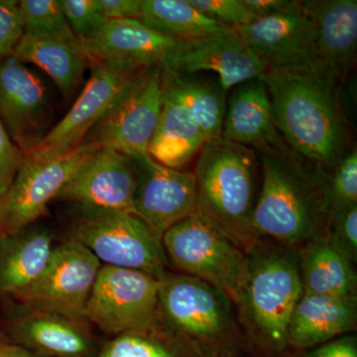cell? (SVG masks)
Listing matches in <instances>:
<instances>
[{"label":"cell","instance_id":"b9f144b4","mask_svg":"<svg viewBox=\"0 0 357 357\" xmlns=\"http://www.w3.org/2000/svg\"><path fill=\"white\" fill-rule=\"evenodd\" d=\"M7 342H8V340H7L6 335H4L3 333L0 332V347H1V345L7 344Z\"/></svg>","mask_w":357,"mask_h":357},{"label":"cell","instance_id":"7a4b0ae2","mask_svg":"<svg viewBox=\"0 0 357 357\" xmlns=\"http://www.w3.org/2000/svg\"><path fill=\"white\" fill-rule=\"evenodd\" d=\"M257 155L262 182L251 218L253 239L296 249L325 237L330 210L319 174L288 146Z\"/></svg>","mask_w":357,"mask_h":357},{"label":"cell","instance_id":"4dcf8cb0","mask_svg":"<svg viewBox=\"0 0 357 357\" xmlns=\"http://www.w3.org/2000/svg\"><path fill=\"white\" fill-rule=\"evenodd\" d=\"M330 213L357 204V149L351 147L328 170L319 173Z\"/></svg>","mask_w":357,"mask_h":357},{"label":"cell","instance_id":"ba28073f","mask_svg":"<svg viewBox=\"0 0 357 357\" xmlns=\"http://www.w3.org/2000/svg\"><path fill=\"white\" fill-rule=\"evenodd\" d=\"M161 107V70L155 66L128 82L81 146L107 148L131 158L146 156Z\"/></svg>","mask_w":357,"mask_h":357},{"label":"cell","instance_id":"60d3db41","mask_svg":"<svg viewBox=\"0 0 357 357\" xmlns=\"http://www.w3.org/2000/svg\"><path fill=\"white\" fill-rule=\"evenodd\" d=\"M7 190H8V188H0V220H1L2 211H3Z\"/></svg>","mask_w":357,"mask_h":357},{"label":"cell","instance_id":"4fadbf2b","mask_svg":"<svg viewBox=\"0 0 357 357\" xmlns=\"http://www.w3.org/2000/svg\"><path fill=\"white\" fill-rule=\"evenodd\" d=\"M159 68L181 74L213 73L227 93L246 82L261 79L267 70L234 28L182 40Z\"/></svg>","mask_w":357,"mask_h":357},{"label":"cell","instance_id":"3957f363","mask_svg":"<svg viewBox=\"0 0 357 357\" xmlns=\"http://www.w3.org/2000/svg\"><path fill=\"white\" fill-rule=\"evenodd\" d=\"M245 270L234 304L256 340L273 349L288 344L289 325L303 294L295 248L256 239L244 249Z\"/></svg>","mask_w":357,"mask_h":357},{"label":"cell","instance_id":"4316f807","mask_svg":"<svg viewBox=\"0 0 357 357\" xmlns=\"http://www.w3.org/2000/svg\"><path fill=\"white\" fill-rule=\"evenodd\" d=\"M13 56L24 64L29 63L43 70L65 98H69L76 91L89 63L81 43L34 38L24 34Z\"/></svg>","mask_w":357,"mask_h":357},{"label":"cell","instance_id":"d4e9b609","mask_svg":"<svg viewBox=\"0 0 357 357\" xmlns=\"http://www.w3.org/2000/svg\"><path fill=\"white\" fill-rule=\"evenodd\" d=\"M206 139L198 122L181 103L162 95L158 124L148 155L161 165L182 170L199 154Z\"/></svg>","mask_w":357,"mask_h":357},{"label":"cell","instance_id":"2e32d148","mask_svg":"<svg viewBox=\"0 0 357 357\" xmlns=\"http://www.w3.org/2000/svg\"><path fill=\"white\" fill-rule=\"evenodd\" d=\"M51 107L43 83L13 56L0 63V121L27 156L48 133Z\"/></svg>","mask_w":357,"mask_h":357},{"label":"cell","instance_id":"d6a6232c","mask_svg":"<svg viewBox=\"0 0 357 357\" xmlns=\"http://www.w3.org/2000/svg\"><path fill=\"white\" fill-rule=\"evenodd\" d=\"M66 20L79 43L93 36L107 20L96 8L95 0H58Z\"/></svg>","mask_w":357,"mask_h":357},{"label":"cell","instance_id":"ac0fdd59","mask_svg":"<svg viewBox=\"0 0 357 357\" xmlns=\"http://www.w3.org/2000/svg\"><path fill=\"white\" fill-rule=\"evenodd\" d=\"M267 70L314 66L310 21L301 6L234 28Z\"/></svg>","mask_w":357,"mask_h":357},{"label":"cell","instance_id":"ffe728a7","mask_svg":"<svg viewBox=\"0 0 357 357\" xmlns=\"http://www.w3.org/2000/svg\"><path fill=\"white\" fill-rule=\"evenodd\" d=\"M222 139L250 148L256 153L287 146L275 126L262 79L239 84L230 96L223 119Z\"/></svg>","mask_w":357,"mask_h":357},{"label":"cell","instance_id":"f546056e","mask_svg":"<svg viewBox=\"0 0 357 357\" xmlns=\"http://www.w3.org/2000/svg\"><path fill=\"white\" fill-rule=\"evenodd\" d=\"M18 6L26 36L79 43L58 0H21Z\"/></svg>","mask_w":357,"mask_h":357},{"label":"cell","instance_id":"7c38bea8","mask_svg":"<svg viewBox=\"0 0 357 357\" xmlns=\"http://www.w3.org/2000/svg\"><path fill=\"white\" fill-rule=\"evenodd\" d=\"M89 63L91 77L72 109L48 131L26 158L50 161L81 146L89 130L100 121L124 86L141 72H122L95 61Z\"/></svg>","mask_w":357,"mask_h":357},{"label":"cell","instance_id":"f35d334b","mask_svg":"<svg viewBox=\"0 0 357 357\" xmlns=\"http://www.w3.org/2000/svg\"><path fill=\"white\" fill-rule=\"evenodd\" d=\"M310 357H357L356 337H344L330 340L312 351Z\"/></svg>","mask_w":357,"mask_h":357},{"label":"cell","instance_id":"603a6c76","mask_svg":"<svg viewBox=\"0 0 357 357\" xmlns=\"http://www.w3.org/2000/svg\"><path fill=\"white\" fill-rule=\"evenodd\" d=\"M53 237L42 227H29L0 237V294L20 295L31 286L50 260Z\"/></svg>","mask_w":357,"mask_h":357},{"label":"cell","instance_id":"8fae6325","mask_svg":"<svg viewBox=\"0 0 357 357\" xmlns=\"http://www.w3.org/2000/svg\"><path fill=\"white\" fill-rule=\"evenodd\" d=\"M98 150L79 146L70 153L50 161L26 158L7 190L0 220V237L17 234L46 215L49 203L58 198L66 185Z\"/></svg>","mask_w":357,"mask_h":357},{"label":"cell","instance_id":"52a82bcc","mask_svg":"<svg viewBox=\"0 0 357 357\" xmlns=\"http://www.w3.org/2000/svg\"><path fill=\"white\" fill-rule=\"evenodd\" d=\"M68 238L83 244L107 266L138 270L157 279L168 272L162 236L135 213L77 215Z\"/></svg>","mask_w":357,"mask_h":357},{"label":"cell","instance_id":"484cf974","mask_svg":"<svg viewBox=\"0 0 357 357\" xmlns=\"http://www.w3.org/2000/svg\"><path fill=\"white\" fill-rule=\"evenodd\" d=\"M298 256L304 293L356 297L357 276L354 262L326 236L303 246Z\"/></svg>","mask_w":357,"mask_h":357},{"label":"cell","instance_id":"f1b7e54d","mask_svg":"<svg viewBox=\"0 0 357 357\" xmlns=\"http://www.w3.org/2000/svg\"><path fill=\"white\" fill-rule=\"evenodd\" d=\"M95 357H192L158 326L143 333L116 335Z\"/></svg>","mask_w":357,"mask_h":357},{"label":"cell","instance_id":"e0dca14e","mask_svg":"<svg viewBox=\"0 0 357 357\" xmlns=\"http://www.w3.org/2000/svg\"><path fill=\"white\" fill-rule=\"evenodd\" d=\"M181 41L155 31L139 20L128 18L109 20L81 46L89 61L135 73L159 67Z\"/></svg>","mask_w":357,"mask_h":357},{"label":"cell","instance_id":"5b68a950","mask_svg":"<svg viewBox=\"0 0 357 357\" xmlns=\"http://www.w3.org/2000/svg\"><path fill=\"white\" fill-rule=\"evenodd\" d=\"M159 281V326L192 357H229L237 342L231 300L196 277L166 272Z\"/></svg>","mask_w":357,"mask_h":357},{"label":"cell","instance_id":"5bb4252c","mask_svg":"<svg viewBox=\"0 0 357 357\" xmlns=\"http://www.w3.org/2000/svg\"><path fill=\"white\" fill-rule=\"evenodd\" d=\"M134 191L132 158L105 148L93 155L57 199L72 204L77 215L134 213Z\"/></svg>","mask_w":357,"mask_h":357},{"label":"cell","instance_id":"30bf717a","mask_svg":"<svg viewBox=\"0 0 357 357\" xmlns=\"http://www.w3.org/2000/svg\"><path fill=\"white\" fill-rule=\"evenodd\" d=\"M102 266L83 244L68 238L54 246L43 273L15 298L27 309L86 321L84 310Z\"/></svg>","mask_w":357,"mask_h":357},{"label":"cell","instance_id":"7402d4cb","mask_svg":"<svg viewBox=\"0 0 357 357\" xmlns=\"http://www.w3.org/2000/svg\"><path fill=\"white\" fill-rule=\"evenodd\" d=\"M357 298L303 294L289 325L288 344L304 349L356 328Z\"/></svg>","mask_w":357,"mask_h":357},{"label":"cell","instance_id":"44dd1931","mask_svg":"<svg viewBox=\"0 0 357 357\" xmlns=\"http://www.w3.org/2000/svg\"><path fill=\"white\" fill-rule=\"evenodd\" d=\"M9 333L14 344L44 357H95L102 345L82 321L27 307Z\"/></svg>","mask_w":357,"mask_h":357},{"label":"cell","instance_id":"9a60e30c","mask_svg":"<svg viewBox=\"0 0 357 357\" xmlns=\"http://www.w3.org/2000/svg\"><path fill=\"white\" fill-rule=\"evenodd\" d=\"M132 161L134 213L159 236L196 211L194 173L161 165L149 155Z\"/></svg>","mask_w":357,"mask_h":357},{"label":"cell","instance_id":"8d00e7d4","mask_svg":"<svg viewBox=\"0 0 357 357\" xmlns=\"http://www.w3.org/2000/svg\"><path fill=\"white\" fill-rule=\"evenodd\" d=\"M95 3L107 20H139L142 0H95Z\"/></svg>","mask_w":357,"mask_h":357},{"label":"cell","instance_id":"6da1fadb","mask_svg":"<svg viewBox=\"0 0 357 357\" xmlns=\"http://www.w3.org/2000/svg\"><path fill=\"white\" fill-rule=\"evenodd\" d=\"M261 79L275 126L298 158L323 173L351 149L337 79L312 66L267 70Z\"/></svg>","mask_w":357,"mask_h":357},{"label":"cell","instance_id":"ab89813d","mask_svg":"<svg viewBox=\"0 0 357 357\" xmlns=\"http://www.w3.org/2000/svg\"><path fill=\"white\" fill-rule=\"evenodd\" d=\"M0 357H44L20 345L7 344L0 347Z\"/></svg>","mask_w":357,"mask_h":357},{"label":"cell","instance_id":"d590c367","mask_svg":"<svg viewBox=\"0 0 357 357\" xmlns=\"http://www.w3.org/2000/svg\"><path fill=\"white\" fill-rule=\"evenodd\" d=\"M26 155L13 142L0 121V188H9L24 164Z\"/></svg>","mask_w":357,"mask_h":357},{"label":"cell","instance_id":"83f0119b","mask_svg":"<svg viewBox=\"0 0 357 357\" xmlns=\"http://www.w3.org/2000/svg\"><path fill=\"white\" fill-rule=\"evenodd\" d=\"M139 20L178 40L199 38L231 28L206 17L189 0H142Z\"/></svg>","mask_w":357,"mask_h":357},{"label":"cell","instance_id":"74e56055","mask_svg":"<svg viewBox=\"0 0 357 357\" xmlns=\"http://www.w3.org/2000/svg\"><path fill=\"white\" fill-rule=\"evenodd\" d=\"M243 2L257 20L288 13L300 3L297 0H243Z\"/></svg>","mask_w":357,"mask_h":357},{"label":"cell","instance_id":"e575fe53","mask_svg":"<svg viewBox=\"0 0 357 357\" xmlns=\"http://www.w3.org/2000/svg\"><path fill=\"white\" fill-rule=\"evenodd\" d=\"M22 18L16 0H0V63L13 56L22 38Z\"/></svg>","mask_w":357,"mask_h":357},{"label":"cell","instance_id":"277c9868","mask_svg":"<svg viewBox=\"0 0 357 357\" xmlns=\"http://www.w3.org/2000/svg\"><path fill=\"white\" fill-rule=\"evenodd\" d=\"M196 211L244 250L255 241L251 218L258 194V155L225 139L206 143L194 172Z\"/></svg>","mask_w":357,"mask_h":357},{"label":"cell","instance_id":"8992f818","mask_svg":"<svg viewBox=\"0 0 357 357\" xmlns=\"http://www.w3.org/2000/svg\"><path fill=\"white\" fill-rule=\"evenodd\" d=\"M169 265L229 296L232 303L243 281L245 255L198 211L162 236Z\"/></svg>","mask_w":357,"mask_h":357},{"label":"cell","instance_id":"836d02e7","mask_svg":"<svg viewBox=\"0 0 357 357\" xmlns=\"http://www.w3.org/2000/svg\"><path fill=\"white\" fill-rule=\"evenodd\" d=\"M195 8L220 24L234 28L257 20L243 0H189Z\"/></svg>","mask_w":357,"mask_h":357},{"label":"cell","instance_id":"9c48e42d","mask_svg":"<svg viewBox=\"0 0 357 357\" xmlns=\"http://www.w3.org/2000/svg\"><path fill=\"white\" fill-rule=\"evenodd\" d=\"M159 281L138 270L103 265L84 319L109 335L143 333L159 326Z\"/></svg>","mask_w":357,"mask_h":357},{"label":"cell","instance_id":"1f68e13d","mask_svg":"<svg viewBox=\"0 0 357 357\" xmlns=\"http://www.w3.org/2000/svg\"><path fill=\"white\" fill-rule=\"evenodd\" d=\"M326 237L352 262L357 261V204L330 213Z\"/></svg>","mask_w":357,"mask_h":357},{"label":"cell","instance_id":"cb8c5ba5","mask_svg":"<svg viewBox=\"0 0 357 357\" xmlns=\"http://www.w3.org/2000/svg\"><path fill=\"white\" fill-rule=\"evenodd\" d=\"M161 70L162 95L172 98L191 112L206 143L222 138L227 91L218 79L199 74H181Z\"/></svg>","mask_w":357,"mask_h":357},{"label":"cell","instance_id":"d6986e66","mask_svg":"<svg viewBox=\"0 0 357 357\" xmlns=\"http://www.w3.org/2000/svg\"><path fill=\"white\" fill-rule=\"evenodd\" d=\"M301 6L311 25L314 67L340 82L356 61V0H304Z\"/></svg>","mask_w":357,"mask_h":357}]
</instances>
